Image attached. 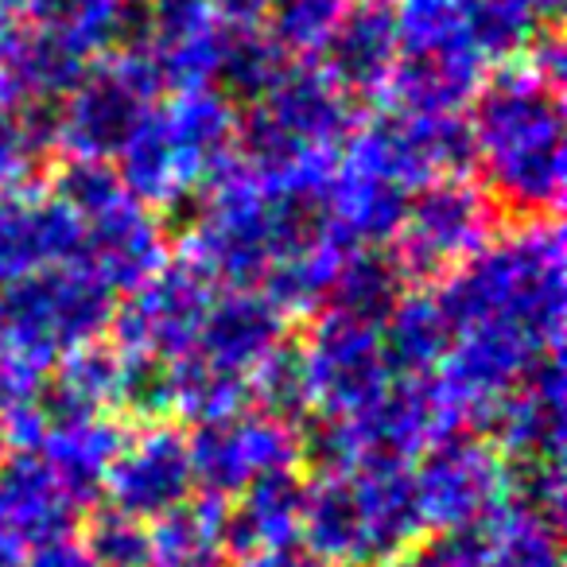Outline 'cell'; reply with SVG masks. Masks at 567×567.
<instances>
[{"instance_id": "6da1fadb", "label": "cell", "mask_w": 567, "mask_h": 567, "mask_svg": "<svg viewBox=\"0 0 567 567\" xmlns=\"http://www.w3.org/2000/svg\"><path fill=\"white\" fill-rule=\"evenodd\" d=\"M458 347L440 373L458 416L489 412L540 358L556 354L564 319V245L556 226L520 229L482 249L440 296Z\"/></svg>"}, {"instance_id": "7a4b0ae2", "label": "cell", "mask_w": 567, "mask_h": 567, "mask_svg": "<svg viewBox=\"0 0 567 567\" xmlns=\"http://www.w3.org/2000/svg\"><path fill=\"white\" fill-rule=\"evenodd\" d=\"M474 159L502 203L540 214L559 203L564 187V121L556 86L533 66H505L474 102Z\"/></svg>"}, {"instance_id": "3957f363", "label": "cell", "mask_w": 567, "mask_h": 567, "mask_svg": "<svg viewBox=\"0 0 567 567\" xmlns=\"http://www.w3.org/2000/svg\"><path fill=\"white\" fill-rule=\"evenodd\" d=\"M424 528L412 471L393 458H365L308 489L303 536L323 564H393Z\"/></svg>"}, {"instance_id": "277c9868", "label": "cell", "mask_w": 567, "mask_h": 567, "mask_svg": "<svg viewBox=\"0 0 567 567\" xmlns=\"http://www.w3.org/2000/svg\"><path fill=\"white\" fill-rule=\"evenodd\" d=\"M113 288L86 265H59L4 284L0 292V342L9 354L48 370L113 323Z\"/></svg>"}, {"instance_id": "5b68a950", "label": "cell", "mask_w": 567, "mask_h": 567, "mask_svg": "<svg viewBox=\"0 0 567 567\" xmlns=\"http://www.w3.org/2000/svg\"><path fill=\"white\" fill-rule=\"evenodd\" d=\"M159 90L164 86L156 79V66L141 51L105 63L97 74H82L66 110L59 113L55 144L71 148V159L117 156Z\"/></svg>"}, {"instance_id": "8992f818", "label": "cell", "mask_w": 567, "mask_h": 567, "mask_svg": "<svg viewBox=\"0 0 567 567\" xmlns=\"http://www.w3.org/2000/svg\"><path fill=\"white\" fill-rule=\"evenodd\" d=\"M489 229H494L489 198L458 175H447L443 183L420 187L409 198V214H404L401 245H396L393 260L404 272V280L435 276L451 260L482 252Z\"/></svg>"}, {"instance_id": "52a82bcc", "label": "cell", "mask_w": 567, "mask_h": 567, "mask_svg": "<svg viewBox=\"0 0 567 567\" xmlns=\"http://www.w3.org/2000/svg\"><path fill=\"white\" fill-rule=\"evenodd\" d=\"M210 303V276L198 272L190 260L159 268L113 316L121 354L156 358L164 365L179 362V358H187L195 350Z\"/></svg>"}, {"instance_id": "ba28073f", "label": "cell", "mask_w": 567, "mask_h": 567, "mask_svg": "<svg viewBox=\"0 0 567 567\" xmlns=\"http://www.w3.org/2000/svg\"><path fill=\"white\" fill-rule=\"evenodd\" d=\"M303 365H308L311 401L323 404L327 416L350 420L365 412L389 385L393 370L381 350V327L350 319L342 311H327L316 323Z\"/></svg>"}, {"instance_id": "9c48e42d", "label": "cell", "mask_w": 567, "mask_h": 567, "mask_svg": "<svg viewBox=\"0 0 567 567\" xmlns=\"http://www.w3.org/2000/svg\"><path fill=\"white\" fill-rule=\"evenodd\" d=\"M412 486L424 525L463 528L509 497V471L486 440L451 432L432 443L420 474H412Z\"/></svg>"}, {"instance_id": "30bf717a", "label": "cell", "mask_w": 567, "mask_h": 567, "mask_svg": "<svg viewBox=\"0 0 567 567\" xmlns=\"http://www.w3.org/2000/svg\"><path fill=\"white\" fill-rule=\"evenodd\" d=\"M187 447L190 466H195V486H206V497H221V502L241 494L260 474L292 471V463L300 458V440L288 432V424L245 409L198 424Z\"/></svg>"}, {"instance_id": "8fae6325", "label": "cell", "mask_w": 567, "mask_h": 567, "mask_svg": "<svg viewBox=\"0 0 567 567\" xmlns=\"http://www.w3.org/2000/svg\"><path fill=\"white\" fill-rule=\"evenodd\" d=\"M105 494L113 497V509L136 520H159L183 509L195 494L187 435L156 424L136 440H125L110 466Z\"/></svg>"}, {"instance_id": "7c38bea8", "label": "cell", "mask_w": 567, "mask_h": 567, "mask_svg": "<svg viewBox=\"0 0 567 567\" xmlns=\"http://www.w3.org/2000/svg\"><path fill=\"white\" fill-rule=\"evenodd\" d=\"M86 226L66 203L9 195L0 203V284H17L43 268L82 265Z\"/></svg>"}, {"instance_id": "4fadbf2b", "label": "cell", "mask_w": 567, "mask_h": 567, "mask_svg": "<svg viewBox=\"0 0 567 567\" xmlns=\"http://www.w3.org/2000/svg\"><path fill=\"white\" fill-rule=\"evenodd\" d=\"M79 505L66 497L40 451L0 455V540L12 548H40L71 536Z\"/></svg>"}, {"instance_id": "5bb4252c", "label": "cell", "mask_w": 567, "mask_h": 567, "mask_svg": "<svg viewBox=\"0 0 567 567\" xmlns=\"http://www.w3.org/2000/svg\"><path fill=\"white\" fill-rule=\"evenodd\" d=\"M257 113L300 159L327 156V148L339 136H347L350 121H354L350 97L327 74H316L308 66H296V71L288 66L280 82L265 94V102L257 105Z\"/></svg>"}, {"instance_id": "9a60e30c", "label": "cell", "mask_w": 567, "mask_h": 567, "mask_svg": "<svg viewBox=\"0 0 567 567\" xmlns=\"http://www.w3.org/2000/svg\"><path fill=\"white\" fill-rule=\"evenodd\" d=\"M82 226H86L82 265L102 276L113 292H136L144 280H152L164 268V229L133 195H125L117 206Z\"/></svg>"}, {"instance_id": "2e32d148", "label": "cell", "mask_w": 567, "mask_h": 567, "mask_svg": "<svg viewBox=\"0 0 567 567\" xmlns=\"http://www.w3.org/2000/svg\"><path fill=\"white\" fill-rule=\"evenodd\" d=\"M284 311L268 296H252L245 288H234L229 296L210 303L203 319V331L190 354L218 365L237 378H249L268 354L284 342Z\"/></svg>"}, {"instance_id": "e0dca14e", "label": "cell", "mask_w": 567, "mask_h": 567, "mask_svg": "<svg viewBox=\"0 0 567 567\" xmlns=\"http://www.w3.org/2000/svg\"><path fill=\"white\" fill-rule=\"evenodd\" d=\"M327 51V79L347 97H365L389 86L401 59V35H396V17L385 4H362L354 0L339 17L334 32L323 43Z\"/></svg>"}, {"instance_id": "ac0fdd59", "label": "cell", "mask_w": 567, "mask_h": 567, "mask_svg": "<svg viewBox=\"0 0 567 567\" xmlns=\"http://www.w3.org/2000/svg\"><path fill=\"white\" fill-rule=\"evenodd\" d=\"M525 385L509 389L489 409L502 432V447L520 463H559V440H564V373L559 354H548L520 378Z\"/></svg>"}, {"instance_id": "d6986e66", "label": "cell", "mask_w": 567, "mask_h": 567, "mask_svg": "<svg viewBox=\"0 0 567 567\" xmlns=\"http://www.w3.org/2000/svg\"><path fill=\"white\" fill-rule=\"evenodd\" d=\"M303 505L308 486L296 478V471L260 474L237 494L234 509H226V548H292V540L303 533Z\"/></svg>"}, {"instance_id": "ffe728a7", "label": "cell", "mask_w": 567, "mask_h": 567, "mask_svg": "<svg viewBox=\"0 0 567 567\" xmlns=\"http://www.w3.org/2000/svg\"><path fill=\"white\" fill-rule=\"evenodd\" d=\"M121 443H125V435H121V427L113 420L86 416L51 427L40 443V458L51 466V474L66 489V497L82 509L105 489V478H110V466L117 458Z\"/></svg>"}, {"instance_id": "44dd1931", "label": "cell", "mask_w": 567, "mask_h": 567, "mask_svg": "<svg viewBox=\"0 0 567 567\" xmlns=\"http://www.w3.org/2000/svg\"><path fill=\"white\" fill-rule=\"evenodd\" d=\"M226 509L221 497H203L159 517L148 567H226Z\"/></svg>"}, {"instance_id": "7402d4cb", "label": "cell", "mask_w": 567, "mask_h": 567, "mask_svg": "<svg viewBox=\"0 0 567 567\" xmlns=\"http://www.w3.org/2000/svg\"><path fill=\"white\" fill-rule=\"evenodd\" d=\"M451 347V327L435 296H401L389 319L381 323V350L389 370H404V378L427 373Z\"/></svg>"}, {"instance_id": "603a6c76", "label": "cell", "mask_w": 567, "mask_h": 567, "mask_svg": "<svg viewBox=\"0 0 567 567\" xmlns=\"http://www.w3.org/2000/svg\"><path fill=\"white\" fill-rule=\"evenodd\" d=\"M404 272L396 268L393 252H350L331 284V311L381 327L396 300L404 296Z\"/></svg>"}, {"instance_id": "cb8c5ba5", "label": "cell", "mask_w": 567, "mask_h": 567, "mask_svg": "<svg viewBox=\"0 0 567 567\" xmlns=\"http://www.w3.org/2000/svg\"><path fill=\"white\" fill-rule=\"evenodd\" d=\"M288 71L284 48L257 28H226L218 43V71L229 97H265Z\"/></svg>"}, {"instance_id": "d4e9b609", "label": "cell", "mask_w": 567, "mask_h": 567, "mask_svg": "<svg viewBox=\"0 0 567 567\" xmlns=\"http://www.w3.org/2000/svg\"><path fill=\"white\" fill-rule=\"evenodd\" d=\"M489 528V567H559L556 528L540 513L525 509L513 497H505L494 513H486Z\"/></svg>"}, {"instance_id": "484cf974", "label": "cell", "mask_w": 567, "mask_h": 567, "mask_svg": "<svg viewBox=\"0 0 567 567\" xmlns=\"http://www.w3.org/2000/svg\"><path fill=\"white\" fill-rule=\"evenodd\" d=\"M249 393L257 396L260 412L280 424L288 420H300L316 409L311 401V381H308V365H303V354L292 350L288 342L272 350L257 370L249 373Z\"/></svg>"}, {"instance_id": "4316f807", "label": "cell", "mask_w": 567, "mask_h": 567, "mask_svg": "<svg viewBox=\"0 0 567 567\" xmlns=\"http://www.w3.org/2000/svg\"><path fill=\"white\" fill-rule=\"evenodd\" d=\"M86 551L97 567H148L152 536L144 520L128 517L121 509H102L86 528Z\"/></svg>"}, {"instance_id": "83f0119b", "label": "cell", "mask_w": 567, "mask_h": 567, "mask_svg": "<svg viewBox=\"0 0 567 567\" xmlns=\"http://www.w3.org/2000/svg\"><path fill=\"white\" fill-rule=\"evenodd\" d=\"M342 12H347L342 0H268V17H272L276 28L272 40L280 48H296V51L323 48Z\"/></svg>"}, {"instance_id": "f1b7e54d", "label": "cell", "mask_w": 567, "mask_h": 567, "mask_svg": "<svg viewBox=\"0 0 567 567\" xmlns=\"http://www.w3.org/2000/svg\"><path fill=\"white\" fill-rule=\"evenodd\" d=\"M489 528L486 517L463 528H443L432 544L424 548V556L416 559L420 567H489Z\"/></svg>"}, {"instance_id": "f546056e", "label": "cell", "mask_w": 567, "mask_h": 567, "mask_svg": "<svg viewBox=\"0 0 567 567\" xmlns=\"http://www.w3.org/2000/svg\"><path fill=\"white\" fill-rule=\"evenodd\" d=\"M35 159H40V148L28 136L24 113L17 110V97L0 90V190L12 195V187L24 179Z\"/></svg>"}, {"instance_id": "4dcf8cb0", "label": "cell", "mask_w": 567, "mask_h": 567, "mask_svg": "<svg viewBox=\"0 0 567 567\" xmlns=\"http://www.w3.org/2000/svg\"><path fill=\"white\" fill-rule=\"evenodd\" d=\"M43 373L40 365L24 362L17 354H0V424L24 416L28 409H35L43 393Z\"/></svg>"}, {"instance_id": "1f68e13d", "label": "cell", "mask_w": 567, "mask_h": 567, "mask_svg": "<svg viewBox=\"0 0 567 567\" xmlns=\"http://www.w3.org/2000/svg\"><path fill=\"white\" fill-rule=\"evenodd\" d=\"M24 567H97V564L82 540L59 536V540H48V544H40V548H32V556L24 559Z\"/></svg>"}, {"instance_id": "d6a6232c", "label": "cell", "mask_w": 567, "mask_h": 567, "mask_svg": "<svg viewBox=\"0 0 567 567\" xmlns=\"http://www.w3.org/2000/svg\"><path fill=\"white\" fill-rule=\"evenodd\" d=\"M241 567H327L316 551H303V548H272V551H257L249 556Z\"/></svg>"}, {"instance_id": "836d02e7", "label": "cell", "mask_w": 567, "mask_h": 567, "mask_svg": "<svg viewBox=\"0 0 567 567\" xmlns=\"http://www.w3.org/2000/svg\"><path fill=\"white\" fill-rule=\"evenodd\" d=\"M20 40H24V32L17 28V17H9V12H0V74H4V66L12 63V55H17Z\"/></svg>"}, {"instance_id": "e575fe53", "label": "cell", "mask_w": 567, "mask_h": 567, "mask_svg": "<svg viewBox=\"0 0 567 567\" xmlns=\"http://www.w3.org/2000/svg\"><path fill=\"white\" fill-rule=\"evenodd\" d=\"M0 567H24V551L0 540Z\"/></svg>"}, {"instance_id": "d590c367", "label": "cell", "mask_w": 567, "mask_h": 567, "mask_svg": "<svg viewBox=\"0 0 567 567\" xmlns=\"http://www.w3.org/2000/svg\"><path fill=\"white\" fill-rule=\"evenodd\" d=\"M381 567H420V564H396V559H393V564H381Z\"/></svg>"}, {"instance_id": "8d00e7d4", "label": "cell", "mask_w": 567, "mask_h": 567, "mask_svg": "<svg viewBox=\"0 0 567 567\" xmlns=\"http://www.w3.org/2000/svg\"><path fill=\"white\" fill-rule=\"evenodd\" d=\"M362 4H389V0H362Z\"/></svg>"}, {"instance_id": "74e56055", "label": "cell", "mask_w": 567, "mask_h": 567, "mask_svg": "<svg viewBox=\"0 0 567 567\" xmlns=\"http://www.w3.org/2000/svg\"><path fill=\"white\" fill-rule=\"evenodd\" d=\"M0 347H4V342H0Z\"/></svg>"}]
</instances>
